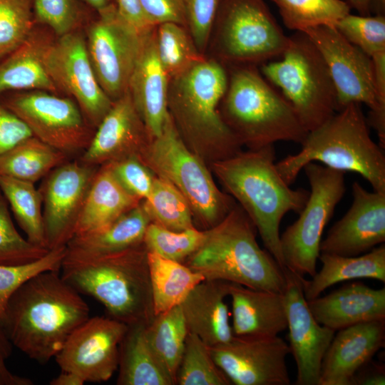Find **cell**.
<instances>
[{"mask_svg": "<svg viewBox=\"0 0 385 385\" xmlns=\"http://www.w3.org/2000/svg\"><path fill=\"white\" fill-rule=\"evenodd\" d=\"M89 317V307L81 293L60 272L46 271L14 293L1 324L14 346L30 359L46 363Z\"/></svg>", "mask_w": 385, "mask_h": 385, "instance_id": "obj_1", "label": "cell"}, {"mask_svg": "<svg viewBox=\"0 0 385 385\" xmlns=\"http://www.w3.org/2000/svg\"><path fill=\"white\" fill-rule=\"evenodd\" d=\"M274 145L215 161L214 171L255 225L266 250L283 270L279 227L289 212L299 213L309 191L289 187L277 170Z\"/></svg>", "mask_w": 385, "mask_h": 385, "instance_id": "obj_2", "label": "cell"}, {"mask_svg": "<svg viewBox=\"0 0 385 385\" xmlns=\"http://www.w3.org/2000/svg\"><path fill=\"white\" fill-rule=\"evenodd\" d=\"M227 83V67L205 57L168 85V112L180 136L192 150L211 151L216 160L240 152L242 145L219 108Z\"/></svg>", "mask_w": 385, "mask_h": 385, "instance_id": "obj_3", "label": "cell"}, {"mask_svg": "<svg viewBox=\"0 0 385 385\" xmlns=\"http://www.w3.org/2000/svg\"><path fill=\"white\" fill-rule=\"evenodd\" d=\"M299 153L276 163L278 172L292 184L309 163L359 174L374 191L385 192L384 149L371 138L361 104L352 103L309 131Z\"/></svg>", "mask_w": 385, "mask_h": 385, "instance_id": "obj_4", "label": "cell"}, {"mask_svg": "<svg viewBox=\"0 0 385 385\" xmlns=\"http://www.w3.org/2000/svg\"><path fill=\"white\" fill-rule=\"evenodd\" d=\"M257 229L240 206L205 230L199 248L185 263L205 279L284 293L283 270L256 240Z\"/></svg>", "mask_w": 385, "mask_h": 385, "instance_id": "obj_5", "label": "cell"}, {"mask_svg": "<svg viewBox=\"0 0 385 385\" xmlns=\"http://www.w3.org/2000/svg\"><path fill=\"white\" fill-rule=\"evenodd\" d=\"M226 67L228 83L220 111L241 144L255 150L277 141H304L308 132L294 110L257 66Z\"/></svg>", "mask_w": 385, "mask_h": 385, "instance_id": "obj_6", "label": "cell"}, {"mask_svg": "<svg viewBox=\"0 0 385 385\" xmlns=\"http://www.w3.org/2000/svg\"><path fill=\"white\" fill-rule=\"evenodd\" d=\"M61 276L79 293L100 302L110 317L128 326L148 324L155 316L143 245L93 259H63Z\"/></svg>", "mask_w": 385, "mask_h": 385, "instance_id": "obj_7", "label": "cell"}, {"mask_svg": "<svg viewBox=\"0 0 385 385\" xmlns=\"http://www.w3.org/2000/svg\"><path fill=\"white\" fill-rule=\"evenodd\" d=\"M260 72L281 90L307 132L337 111L336 90L327 64L304 32L289 36L281 58L261 64Z\"/></svg>", "mask_w": 385, "mask_h": 385, "instance_id": "obj_8", "label": "cell"}, {"mask_svg": "<svg viewBox=\"0 0 385 385\" xmlns=\"http://www.w3.org/2000/svg\"><path fill=\"white\" fill-rule=\"evenodd\" d=\"M210 39L211 58L225 66H257L281 56L289 36L264 0H221Z\"/></svg>", "mask_w": 385, "mask_h": 385, "instance_id": "obj_9", "label": "cell"}, {"mask_svg": "<svg viewBox=\"0 0 385 385\" xmlns=\"http://www.w3.org/2000/svg\"><path fill=\"white\" fill-rule=\"evenodd\" d=\"M140 158L183 194L205 225L214 226L234 207L231 197L219 190L198 155L183 140L170 115L161 133L148 141Z\"/></svg>", "mask_w": 385, "mask_h": 385, "instance_id": "obj_10", "label": "cell"}, {"mask_svg": "<svg viewBox=\"0 0 385 385\" xmlns=\"http://www.w3.org/2000/svg\"><path fill=\"white\" fill-rule=\"evenodd\" d=\"M303 169L311 190L298 219L280 235L284 266L300 277L317 272L322 236L345 192V172L307 163Z\"/></svg>", "mask_w": 385, "mask_h": 385, "instance_id": "obj_11", "label": "cell"}, {"mask_svg": "<svg viewBox=\"0 0 385 385\" xmlns=\"http://www.w3.org/2000/svg\"><path fill=\"white\" fill-rule=\"evenodd\" d=\"M322 56L337 93V111L352 103L370 109L366 121L385 148V108L379 106L371 58L349 42L335 27L322 26L304 32Z\"/></svg>", "mask_w": 385, "mask_h": 385, "instance_id": "obj_12", "label": "cell"}, {"mask_svg": "<svg viewBox=\"0 0 385 385\" xmlns=\"http://www.w3.org/2000/svg\"><path fill=\"white\" fill-rule=\"evenodd\" d=\"M33 136L70 155L84 151L94 133L76 103L68 96L33 90L12 92L0 101Z\"/></svg>", "mask_w": 385, "mask_h": 385, "instance_id": "obj_13", "label": "cell"}, {"mask_svg": "<svg viewBox=\"0 0 385 385\" xmlns=\"http://www.w3.org/2000/svg\"><path fill=\"white\" fill-rule=\"evenodd\" d=\"M86 31L87 51L96 76L114 101L128 91L145 32L125 22L118 15L115 4L96 13Z\"/></svg>", "mask_w": 385, "mask_h": 385, "instance_id": "obj_14", "label": "cell"}, {"mask_svg": "<svg viewBox=\"0 0 385 385\" xmlns=\"http://www.w3.org/2000/svg\"><path fill=\"white\" fill-rule=\"evenodd\" d=\"M43 62L59 94L72 98L96 129L113 101L98 83L81 29L56 36L46 50Z\"/></svg>", "mask_w": 385, "mask_h": 385, "instance_id": "obj_15", "label": "cell"}, {"mask_svg": "<svg viewBox=\"0 0 385 385\" xmlns=\"http://www.w3.org/2000/svg\"><path fill=\"white\" fill-rule=\"evenodd\" d=\"M98 168L66 161L46 175L38 188L48 250L65 247L75 227Z\"/></svg>", "mask_w": 385, "mask_h": 385, "instance_id": "obj_16", "label": "cell"}, {"mask_svg": "<svg viewBox=\"0 0 385 385\" xmlns=\"http://www.w3.org/2000/svg\"><path fill=\"white\" fill-rule=\"evenodd\" d=\"M128 325L111 317H89L68 337L55 356L61 370L85 382L109 380L118 369L119 347Z\"/></svg>", "mask_w": 385, "mask_h": 385, "instance_id": "obj_17", "label": "cell"}, {"mask_svg": "<svg viewBox=\"0 0 385 385\" xmlns=\"http://www.w3.org/2000/svg\"><path fill=\"white\" fill-rule=\"evenodd\" d=\"M212 356L235 385H289L286 359L289 345L279 336H233L226 343L210 347Z\"/></svg>", "mask_w": 385, "mask_h": 385, "instance_id": "obj_18", "label": "cell"}, {"mask_svg": "<svg viewBox=\"0 0 385 385\" xmlns=\"http://www.w3.org/2000/svg\"><path fill=\"white\" fill-rule=\"evenodd\" d=\"M290 354L297 366V385H319L324 356L335 334L334 330L319 324L305 298L302 277L283 269Z\"/></svg>", "mask_w": 385, "mask_h": 385, "instance_id": "obj_19", "label": "cell"}, {"mask_svg": "<svg viewBox=\"0 0 385 385\" xmlns=\"http://www.w3.org/2000/svg\"><path fill=\"white\" fill-rule=\"evenodd\" d=\"M346 214L329 230L320 253L357 256L385 242V192H370L358 182Z\"/></svg>", "mask_w": 385, "mask_h": 385, "instance_id": "obj_20", "label": "cell"}, {"mask_svg": "<svg viewBox=\"0 0 385 385\" xmlns=\"http://www.w3.org/2000/svg\"><path fill=\"white\" fill-rule=\"evenodd\" d=\"M150 140L128 91L113 101L79 160L97 167L129 156L140 158Z\"/></svg>", "mask_w": 385, "mask_h": 385, "instance_id": "obj_21", "label": "cell"}, {"mask_svg": "<svg viewBox=\"0 0 385 385\" xmlns=\"http://www.w3.org/2000/svg\"><path fill=\"white\" fill-rule=\"evenodd\" d=\"M155 33L156 26L145 32L128 88L150 139L161 133L170 116L168 108L170 78L158 55Z\"/></svg>", "mask_w": 385, "mask_h": 385, "instance_id": "obj_22", "label": "cell"}, {"mask_svg": "<svg viewBox=\"0 0 385 385\" xmlns=\"http://www.w3.org/2000/svg\"><path fill=\"white\" fill-rule=\"evenodd\" d=\"M322 362L319 385H352L355 374L385 344V320L338 330Z\"/></svg>", "mask_w": 385, "mask_h": 385, "instance_id": "obj_23", "label": "cell"}, {"mask_svg": "<svg viewBox=\"0 0 385 385\" xmlns=\"http://www.w3.org/2000/svg\"><path fill=\"white\" fill-rule=\"evenodd\" d=\"M307 304L316 320L334 331L359 323L385 320L384 287L376 289L361 282L307 300Z\"/></svg>", "mask_w": 385, "mask_h": 385, "instance_id": "obj_24", "label": "cell"}, {"mask_svg": "<svg viewBox=\"0 0 385 385\" xmlns=\"http://www.w3.org/2000/svg\"><path fill=\"white\" fill-rule=\"evenodd\" d=\"M233 334L247 337L278 336L287 327L284 293L229 283Z\"/></svg>", "mask_w": 385, "mask_h": 385, "instance_id": "obj_25", "label": "cell"}, {"mask_svg": "<svg viewBox=\"0 0 385 385\" xmlns=\"http://www.w3.org/2000/svg\"><path fill=\"white\" fill-rule=\"evenodd\" d=\"M228 282L204 279L181 304L189 332L209 347L224 344L234 336L225 299Z\"/></svg>", "mask_w": 385, "mask_h": 385, "instance_id": "obj_26", "label": "cell"}, {"mask_svg": "<svg viewBox=\"0 0 385 385\" xmlns=\"http://www.w3.org/2000/svg\"><path fill=\"white\" fill-rule=\"evenodd\" d=\"M55 38L48 28L35 24L24 43L0 61V93L41 90L59 94L43 62Z\"/></svg>", "mask_w": 385, "mask_h": 385, "instance_id": "obj_27", "label": "cell"}, {"mask_svg": "<svg viewBox=\"0 0 385 385\" xmlns=\"http://www.w3.org/2000/svg\"><path fill=\"white\" fill-rule=\"evenodd\" d=\"M150 222L144 205L138 204L100 230L73 236L66 245L64 260L93 259L140 246Z\"/></svg>", "mask_w": 385, "mask_h": 385, "instance_id": "obj_28", "label": "cell"}, {"mask_svg": "<svg viewBox=\"0 0 385 385\" xmlns=\"http://www.w3.org/2000/svg\"><path fill=\"white\" fill-rule=\"evenodd\" d=\"M138 202L139 200L118 180L108 164L101 165L89 188L73 236L104 227Z\"/></svg>", "mask_w": 385, "mask_h": 385, "instance_id": "obj_29", "label": "cell"}, {"mask_svg": "<svg viewBox=\"0 0 385 385\" xmlns=\"http://www.w3.org/2000/svg\"><path fill=\"white\" fill-rule=\"evenodd\" d=\"M145 323L128 326L120 342L118 385H173L175 381L150 346Z\"/></svg>", "mask_w": 385, "mask_h": 385, "instance_id": "obj_30", "label": "cell"}, {"mask_svg": "<svg viewBox=\"0 0 385 385\" xmlns=\"http://www.w3.org/2000/svg\"><path fill=\"white\" fill-rule=\"evenodd\" d=\"M322 268L311 280L302 277L307 300L312 299L328 287L344 281L369 278L385 282V245H380L362 255L340 256L320 253Z\"/></svg>", "mask_w": 385, "mask_h": 385, "instance_id": "obj_31", "label": "cell"}, {"mask_svg": "<svg viewBox=\"0 0 385 385\" xmlns=\"http://www.w3.org/2000/svg\"><path fill=\"white\" fill-rule=\"evenodd\" d=\"M154 315L181 305L205 277L185 263L147 252Z\"/></svg>", "mask_w": 385, "mask_h": 385, "instance_id": "obj_32", "label": "cell"}, {"mask_svg": "<svg viewBox=\"0 0 385 385\" xmlns=\"http://www.w3.org/2000/svg\"><path fill=\"white\" fill-rule=\"evenodd\" d=\"M68 157L31 136L0 156V175L35 183L68 161Z\"/></svg>", "mask_w": 385, "mask_h": 385, "instance_id": "obj_33", "label": "cell"}, {"mask_svg": "<svg viewBox=\"0 0 385 385\" xmlns=\"http://www.w3.org/2000/svg\"><path fill=\"white\" fill-rule=\"evenodd\" d=\"M0 190L27 240L47 248L42 197L38 188L33 183L0 175Z\"/></svg>", "mask_w": 385, "mask_h": 385, "instance_id": "obj_34", "label": "cell"}, {"mask_svg": "<svg viewBox=\"0 0 385 385\" xmlns=\"http://www.w3.org/2000/svg\"><path fill=\"white\" fill-rule=\"evenodd\" d=\"M188 332L181 305L155 315L145 327L150 346L175 384Z\"/></svg>", "mask_w": 385, "mask_h": 385, "instance_id": "obj_35", "label": "cell"}, {"mask_svg": "<svg viewBox=\"0 0 385 385\" xmlns=\"http://www.w3.org/2000/svg\"><path fill=\"white\" fill-rule=\"evenodd\" d=\"M272 1L285 26L299 32L322 26L335 27L341 19L350 14L351 7L342 0Z\"/></svg>", "mask_w": 385, "mask_h": 385, "instance_id": "obj_36", "label": "cell"}, {"mask_svg": "<svg viewBox=\"0 0 385 385\" xmlns=\"http://www.w3.org/2000/svg\"><path fill=\"white\" fill-rule=\"evenodd\" d=\"M151 222L173 231L194 227L191 207L183 194L169 181L155 178L150 195L143 203Z\"/></svg>", "mask_w": 385, "mask_h": 385, "instance_id": "obj_37", "label": "cell"}, {"mask_svg": "<svg viewBox=\"0 0 385 385\" xmlns=\"http://www.w3.org/2000/svg\"><path fill=\"white\" fill-rule=\"evenodd\" d=\"M155 36L160 61L170 78L205 58L184 26L172 22L161 24L156 26Z\"/></svg>", "mask_w": 385, "mask_h": 385, "instance_id": "obj_38", "label": "cell"}, {"mask_svg": "<svg viewBox=\"0 0 385 385\" xmlns=\"http://www.w3.org/2000/svg\"><path fill=\"white\" fill-rule=\"evenodd\" d=\"M175 384L230 385L228 378L214 361L210 347L188 332L177 371Z\"/></svg>", "mask_w": 385, "mask_h": 385, "instance_id": "obj_39", "label": "cell"}, {"mask_svg": "<svg viewBox=\"0 0 385 385\" xmlns=\"http://www.w3.org/2000/svg\"><path fill=\"white\" fill-rule=\"evenodd\" d=\"M204 237L205 231L195 227L173 231L150 222L145 232L143 245L148 252L184 263L199 248Z\"/></svg>", "mask_w": 385, "mask_h": 385, "instance_id": "obj_40", "label": "cell"}, {"mask_svg": "<svg viewBox=\"0 0 385 385\" xmlns=\"http://www.w3.org/2000/svg\"><path fill=\"white\" fill-rule=\"evenodd\" d=\"M91 11H94L81 0H33L34 23L48 28L57 37L80 29L91 19Z\"/></svg>", "mask_w": 385, "mask_h": 385, "instance_id": "obj_41", "label": "cell"}, {"mask_svg": "<svg viewBox=\"0 0 385 385\" xmlns=\"http://www.w3.org/2000/svg\"><path fill=\"white\" fill-rule=\"evenodd\" d=\"M34 25L33 0H0V61L24 43Z\"/></svg>", "mask_w": 385, "mask_h": 385, "instance_id": "obj_42", "label": "cell"}, {"mask_svg": "<svg viewBox=\"0 0 385 385\" xmlns=\"http://www.w3.org/2000/svg\"><path fill=\"white\" fill-rule=\"evenodd\" d=\"M66 255V246L50 250L40 259L17 265H0V323L4 318L8 302L14 293L36 275L46 271L60 272Z\"/></svg>", "mask_w": 385, "mask_h": 385, "instance_id": "obj_43", "label": "cell"}, {"mask_svg": "<svg viewBox=\"0 0 385 385\" xmlns=\"http://www.w3.org/2000/svg\"><path fill=\"white\" fill-rule=\"evenodd\" d=\"M50 250L24 238L14 225L8 202L0 190V265H17L36 261Z\"/></svg>", "mask_w": 385, "mask_h": 385, "instance_id": "obj_44", "label": "cell"}, {"mask_svg": "<svg viewBox=\"0 0 385 385\" xmlns=\"http://www.w3.org/2000/svg\"><path fill=\"white\" fill-rule=\"evenodd\" d=\"M335 28L370 58L385 53V16L349 14L337 22Z\"/></svg>", "mask_w": 385, "mask_h": 385, "instance_id": "obj_45", "label": "cell"}, {"mask_svg": "<svg viewBox=\"0 0 385 385\" xmlns=\"http://www.w3.org/2000/svg\"><path fill=\"white\" fill-rule=\"evenodd\" d=\"M183 1L187 29L199 52L205 55L221 0Z\"/></svg>", "mask_w": 385, "mask_h": 385, "instance_id": "obj_46", "label": "cell"}, {"mask_svg": "<svg viewBox=\"0 0 385 385\" xmlns=\"http://www.w3.org/2000/svg\"><path fill=\"white\" fill-rule=\"evenodd\" d=\"M121 185L133 196L146 199L155 178L150 168L138 156H129L107 163Z\"/></svg>", "mask_w": 385, "mask_h": 385, "instance_id": "obj_47", "label": "cell"}, {"mask_svg": "<svg viewBox=\"0 0 385 385\" xmlns=\"http://www.w3.org/2000/svg\"><path fill=\"white\" fill-rule=\"evenodd\" d=\"M145 16L152 26L172 22L187 28L183 0H140Z\"/></svg>", "mask_w": 385, "mask_h": 385, "instance_id": "obj_48", "label": "cell"}, {"mask_svg": "<svg viewBox=\"0 0 385 385\" xmlns=\"http://www.w3.org/2000/svg\"><path fill=\"white\" fill-rule=\"evenodd\" d=\"M31 136L25 123L0 101V156Z\"/></svg>", "mask_w": 385, "mask_h": 385, "instance_id": "obj_49", "label": "cell"}, {"mask_svg": "<svg viewBox=\"0 0 385 385\" xmlns=\"http://www.w3.org/2000/svg\"><path fill=\"white\" fill-rule=\"evenodd\" d=\"M12 343L0 323V385H33V381L12 373L6 365V360L12 352Z\"/></svg>", "mask_w": 385, "mask_h": 385, "instance_id": "obj_50", "label": "cell"}, {"mask_svg": "<svg viewBox=\"0 0 385 385\" xmlns=\"http://www.w3.org/2000/svg\"><path fill=\"white\" fill-rule=\"evenodd\" d=\"M118 15L140 33L154 27L148 21L140 0H115Z\"/></svg>", "mask_w": 385, "mask_h": 385, "instance_id": "obj_51", "label": "cell"}, {"mask_svg": "<svg viewBox=\"0 0 385 385\" xmlns=\"http://www.w3.org/2000/svg\"><path fill=\"white\" fill-rule=\"evenodd\" d=\"M369 361L355 374L352 385H384V366Z\"/></svg>", "mask_w": 385, "mask_h": 385, "instance_id": "obj_52", "label": "cell"}, {"mask_svg": "<svg viewBox=\"0 0 385 385\" xmlns=\"http://www.w3.org/2000/svg\"><path fill=\"white\" fill-rule=\"evenodd\" d=\"M49 384L51 385H83L85 381L73 372L61 370V374L53 378Z\"/></svg>", "mask_w": 385, "mask_h": 385, "instance_id": "obj_53", "label": "cell"}, {"mask_svg": "<svg viewBox=\"0 0 385 385\" xmlns=\"http://www.w3.org/2000/svg\"><path fill=\"white\" fill-rule=\"evenodd\" d=\"M96 13L101 12L111 6L115 4V0H81Z\"/></svg>", "mask_w": 385, "mask_h": 385, "instance_id": "obj_54", "label": "cell"}, {"mask_svg": "<svg viewBox=\"0 0 385 385\" xmlns=\"http://www.w3.org/2000/svg\"><path fill=\"white\" fill-rule=\"evenodd\" d=\"M370 0H348V4L350 7H353L361 15L368 16L370 14L369 10Z\"/></svg>", "mask_w": 385, "mask_h": 385, "instance_id": "obj_55", "label": "cell"}, {"mask_svg": "<svg viewBox=\"0 0 385 385\" xmlns=\"http://www.w3.org/2000/svg\"><path fill=\"white\" fill-rule=\"evenodd\" d=\"M369 10L375 15L385 16V0H370Z\"/></svg>", "mask_w": 385, "mask_h": 385, "instance_id": "obj_56", "label": "cell"}]
</instances>
